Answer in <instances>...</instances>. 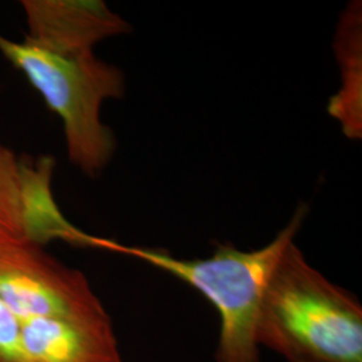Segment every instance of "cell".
I'll use <instances>...</instances> for the list:
<instances>
[{
	"instance_id": "obj_6",
	"label": "cell",
	"mask_w": 362,
	"mask_h": 362,
	"mask_svg": "<svg viewBox=\"0 0 362 362\" xmlns=\"http://www.w3.org/2000/svg\"><path fill=\"white\" fill-rule=\"evenodd\" d=\"M25 43L57 54L93 52L105 39L129 33L130 26L101 0H22Z\"/></svg>"
},
{
	"instance_id": "obj_2",
	"label": "cell",
	"mask_w": 362,
	"mask_h": 362,
	"mask_svg": "<svg viewBox=\"0 0 362 362\" xmlns=\"http://www.w3.org/2000/svg\"><path fill=\"white\" fill-rule=\"evenodd\" d=\"M259 348L287 362H362V306L314 269L291 243L266 290Z\"/></svg>"
},
{
	"instance_id": "obj_1",
	"label": "cell",
	"mask_w": 362,
	"mask_h": 362,
	"mask_svg": "<svg viewBox=\"0 0 362 362\" xmlns=\"http://www.w3.org/2000/svg\"><path fill=\"white\" fill-rule=\"evenodd\" d=\"M306 215L308 207L300 204L285 228L262 248L243 251L226 243L216 247L209 258H177L164 250L127 246L93 235H89L88 247L139 259L191 286L219 315L216 362H259L260 306L274 272L287 247L296 242Z\"/></svg>"
},
{
	"instance_id": "obj_7",
	"label": "cell",
	"mask_w": 362,
	"mask_h": 362,
	"mask_svg": "<svg viewBox=\"0 0 362 362\" xmlns=\"http://www.w3.org/2000/svg\"><path fill=\"white\" fill-rule=\"evenodd\" d=\"M27 362H124L112 318L21 320Z\"/></svg>"
},
{
	"instance_id": "obj_5",
	"label": "cell",
	"mask_w": 362,
	"mask_h": 362,
	"mask_svg": "<svg viewBox=\"0 0 362 362\" xmlns=\"http://www.w3.org/2000/svg\"><path fill=\"white\" fill-rule=\"evenodd\" d=\"M54 168L50 156L22 157L0 143V248L52 239L83 247L86 233L69 223L54 200Z\"/></svg>"
},
{
	"instance_id": "obj_4",
	"label": "cell",
	"mask_w": 362,
	"mask_h": 362,
	"mask_svg": "<svg viewBox=\"0 0 362 362\" xmlns=\"http://www.w3.org/2000/svg\"><path fill=\"white\" fill-rule=\"evenodd\" d=\"M0 300L22 321L110 320L83 272L31 242L0 248Z\"/></svg>"
},
{
	"instance_id": "obj_3",
	"label": "cell",
	"mask_w": 362,
	"mask_h": 362,
	"mask_svg": "<svg viewBox=\"0 0 362 362\" xmlns=\"http://www.w3.org/2000/svg\"><path fill=\"white\" fill-rule=\"evenodd\" d=\"M0 52L61 118L73 165L88 177H98L116 151V137L105 125L101 109L105 101L124 97V73L93 52L57 54L3 35Z\"/></svg>"
},
{
	"instance_id": "obj_8",
	"label": "cell",
	"mask_w": 362,
	"mask_h": 362,
	"mask_svg": "<svg viewBox=\"0 0 362 362\" xmlns=\"http://www.w3.org/2000/svg\"><path fill=\"white\" fill-rule=\"evenodd\" d=\"M0 362H27L21 320L0 300Z\"/></svg>"
}]
</instances>
